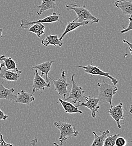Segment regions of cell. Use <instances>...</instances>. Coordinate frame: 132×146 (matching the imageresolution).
I'll list each match as a JSON object with an SVG mask.
<instances>
[{
	"instance_id": "obj_23",
	"label": "cell",
	"mask_w": 132,
	"mask_h": 146,
	"mask_svg": "<svg viewBox=\"0 0 132 146\" xmlns=\"http://www.w3.org/2000/svg\"><path fill=\"white\" fill-rule=\"evenodd\" d=\"M119 136V134L109 135L105 139L103 146H115V140Z\"/></svg>"
},
{
	"instance_id": "obj_4",
	"label": "cell",
	"mask_w": 132,
	"mask_h": 146,
	"mask_svg": "<svg viewBox=\"0 0 132 146\" xmlns=\"http://www.w3.org/2000/svg\"><path fill=\"white\" fill-rule=\"evenodd\" d=\"M74 76L75 74H74L72 76L71 81L72 83V88L70 92L69 96L68 98H65V101H68L71 99L74 104H76L78 101L81 103L85 100L86 96H84V91L83 90V88L81 87H79L76 84L74 81Z\"/></svg>"
},
{
	"instance_id": "obj_16",
	"label": "cell",
	"mask_w": 132,
	"mask_h": 146,
	"mask_svg": "<svg viewBox=\"0 0 132 146\" xmlns=\"http://www.w3.org/2000/svg\"><path fill=\"white\" fill-rule=\"evenodd\" d=\"M54 62L53 61H46L43 63L34 66L32 68V69H37L41 72V76H42L44 74L46 75V80L48 81V73L51 70V66L52 64Z\"/></svg>"
},
{
	"instance_id": "obj_24",
	"label": "cell",
	"mask_w": 132,
	"mask_h": 146,
	"mask_svg": "<svg viewBox=\"0 0 132 146\" xmlns=\"http://www.w3.org/2000/svg\"><path fill=\"white\" fill-rule=\"evenodd\" d=\"M127 145V141L123 137H118L115 140V146H125Z\"/></svg>"
},
{
	"instance_id": "obj_20",
	"label": "cell",
	"mask_w": 132,
	"mask_h": 146,
	"mask_svg": "<svg viewBox=\"0 0 132 146\" xmlns=\"http://www.w3.org/2000/svg\"><path fill=\"white\" fill-rule=\"evenodd\" d=\"M58 103H60V104L62 105L65 113H83V112L82 111L79 110L78 109V108H76L74 105L68 102L67 101H65L61 98H59L58 104Z\"/></svg>"
},
{
	"instance_id": "obj_8",
	"label": "cell",
	"mask_w": 132,
	"mask_h": 146,
	"mask_svg": "<svg viewBox=\"0 0 132 146\" xmlns=\"http://www.w3.org/2000/svg\"><path fill=\"white\" fill-rule=\"evenodd\" d=\"M85 100L86 102H81L79 105L76 106V108L84 106L90 110L91 111V116L93 118L96 117V113L98 112V109H99V106L98 105L99 103V98H94L91 97H85Z\"/></svg>"
},
{
	"instance_id": "obj_17",
	"label": "cell",
	"mask_w": 132,
	"mask_h": 146,
	"mask_svg": "<svg viewBox=\"0 0 132 146\" xmlns=\"http://www.w3.org/2000/svg\"><path fill=\"white\" fill-rule=\"evenodd\" d=\"M41 44L47 47L49 45H53L55 46H58L59 47H61L63 44V42L62 40L59 39L58 35H48L41 40Z\"/></svg>"
},
{
	"instance_id": "obj_3",
	"label": "cell",
	"mask_w": 132,
	"mask_h": 146,
	"mask_svg": "<svg viewBox=\"0 0 132 146\" xmlns=\"http://www.w3.org/2000/svg\"><path fill=\"white\" fill-rule=\"evenodd\" d=\"M54 125L60 131V136L58 140L62 145L63 143L66 142L69 138L76 137L79 134V132L76 130L74 125L70 123L56 121L54 123Z\"/></svg>"
},
{
	"instance_id": "obj_12",
	"label": "cell",
	"mask_w": 132,
	"mask_h": 146,
	"mask_svg": "<svg viewBox=\"0 0 132 146\" xmlns=\"http://www.w3.org/2000/svg\"><path fill=\"white\" fill-rule=\"evenodd\" d=\"M3 82L0 84V100L5 99L9 101H15L17 95L14 94V89L7 88L3 86Z\"/></svg>"
},
{
	"instance_id": "obj_14",
	"label": "cell",
	"mask_w": 132,
	"mask_h": 146,
	"mask_svg": "<svg viewBox=\"0 0 132 146\" xmlns=\"http://www.w3.org/2000/svg\"><path fill=\"white\" fill-rule=\"evenodd\" d=\"M114 6L119 8L123 14L132 15V3L131 1L126 0H117L115 2Z\"/></svg>"
},
{
	"instance_id": "obj_22",
	"label": "cell",
	"mask_w": 132,
	"mask_h": 146,
	"mask_svg": "<svg viewBox=\"0 0 132 146\" xmlns=\"http://www.w3.org/2000/svg\"><path fill=\"white\" fill-rule=\"evenodd\" d=\"M45 27L42 23H37L32 25L29 28V32L36 35L38 38L44 33Z\"/></svg>"
},
{
	"instance_id": "obj_25",
	"label": "cell",
	"mask_w": 132,
	"mask_h": 146,
	"mask_svg": "<svg viewBox=\"0 0 132 146\" xmlns=\"http://www.w3.org/2000/svg\"><path fill=\"white\" fill-rule=\"evenodd\" d=\"M129 25L128 26V28H125L124 29L120 31V33H127L130 31H132V15H130V17L129 18Z\"/></svg>"
},
{
	"instance_id": "obj_29",
	"label": "cell",
	"mask_w": 132,
	"mask_h": 146,
	"mask_svg": "<svg viewBox=\"0 0 132 146\" xmlns=\"http://www.w3.org/2000/svg\"><path fill=\"white\" fill-rule=\"evenodd\" d=\"M37 143V138H35V139H33V140L31 141V145H32V146H36Z\"/></svg>"
},
{
	"instance_id": "obj_18",
	"label": "cell",
	"mask_w": 132,
	"mask_h": 146,
	"mask_svg": "<svg viewBox=\"0 0 132 146\" xmlns=\"http://www.w3.org/2000/svg\"><path fill=\"white\" fill-rule=\"evenodd\" d=\"M42 3L40 5L37 6V7L39 9V11L37 12L38 16H40L42 14L48 10L51 9H55L57 7V4L55 0H41Z\"/></svg>"
},
{
	"instance_id": "obj_1",
	"label": "cell",
	"mask_w": 132,
	"mask_h": 146,
	"mask_svg": "<svg viewBox=\"0 0 132 146\" xmlns=\"http://www.w3.org/2000/svg\"><path fill=\"white\" fill-rule=\"evenodd\" d=\"M98 98L101 103H108L112 107V100L113 96L117 91L118 88L116 86L107 84L103 79L101 83H98Z\"/></svg>"
},
{
	"instance_id": "obj_7",
	"label": "cell",
	"mask_w": 132,
	"mask_h": 146,
	"mask_svg": "<svg viewBox=\"0 0 132 146\" xmlns=\"http://www.w3.org/2000/svg\"><path fill=\"white\" fill-rule=\"evenodd\" d=\"M62 77L58 78L57 80H54L51 77H48L53 81L55 86V91L57 92L58 94L61 96L62 98H65L66 94L68 93V88L69 84L67 83V80L65 76V72L63 71L61 73Z\"/></svg>"
},
{
	"instance_id": "obj_15",
	"label": "cell",
	"mask_w": 132,
	"mask_h": 146,
	"mask_svg": "<svg viewBox=\"0 0 132 146\" xmlns=\"http://www.w3.org/2000/svg\"><path fill=\"white\" fill-rule=\"evenodd\" d=\"M91 24L90 22L89 21H81V22H79V21H74V20L71 21V22H68L67 24V25L66 27V28L64 31V32H63V33L62 34L61 36L59 38V39L60 40H62V39L64 38V36L68 33L74 31L76 29V28L82 27V26H85L86 25Z\"/></svg>"
},
{
	"instance_id": "obj_6",
	"label": "cell",
	"mask_w": 132,
	"mask_h": 146,
	"mask_svg": "<svg viewBox=\"0 0 132 146\" xmlns=\"http://www.w3.org/2000/svg\"><path fill=\"white\" fill-rule=\"evenodd\" d=\"M60 22L62 23V21L60 20V14H57L55 12H53L52 14L45 17L42 19H39L38 20L28 21L26 19H22L20 23V27L23 29H28L32 25L37 23H52L55 22Z\"/></svg>"
},
{
	"instance_id": "obj_21",
	"label": "cell",
	"mask_w": 132,
	"mask_h": 146,
	"mask_svg": "<svg viewBox=\"0 0 132 146\" xmlns=\"http://www.w3.org/2000/svg\"><path fill=\"white\" fill-rule=\"evenodd\" d=\"M94 136V141L91 146H103L106 138L109 135L110 131L105 130L101 135H98L94 131L92 132Z\"/></svg>"
},
{
	"instance_id": "obj_28",
	"label": "cell",
	"mask_w": 132,
	"mask_h": 146,
	"mask_svg": "<svg viewBox=\"0 0 132 146\" xmlns=\"http://www.w3.org/2000/svg\"><path fill=\"white\" fill-rule=\"evenodd\" d=\"M123 42H124V43H127V44H128L129 45V51H130V52H131V54H132V44H131V43H129L128 41L126 40L125 39H123Z\"/></svg>"
},
{
	"instance_id": "obj_30",
	"label": "cell",
	"mask_w": 132,
	"mask_h": 146,
	"mask_svg": "<svg viewBox=\"0 0 132 146\" xmlns=\"http://www.w3.org/2000/svg\"><path fill=\"white\" fill-rule=\"evenodd\" d=\"M3 36H2V29L0 28V38Z\"/></svg>"
},
{
	"instance_id": "obj_5",
	"label": "cell",
	"mask_w": 132,
	"mask_h": 146,
	"mask_svg": "<svg viewBox=\"0 0 132 146\" xmlns=\"http://www.w3.org/2000/svg\"><path fill=\"white\" fill-rule=\"evenodd\" d=\"M76 66L78 68L83 69L84 70L85 73L91 75V77L95 76V75H100V76H105V77H106V78L110 79L114 86H116L119 82V81L117 80V79H116L115 78L111 76L109 72H104L102 70H101L98 67L95 66L92 64L86 65V66L78 65Z\"/></svg>"
},
{
	"instance_id": "obj_11",
	"label": "cell",
	"mask_w": 132,
	"mask_h": 146,
	"mask_svg": "<svg viewBox=\"0 0 132 146\" xmlns=\"http://www.w3.org/2000/svg\"><path fill=\"white\" fill-rule=\"evenodd\" d=\"M20 75L19 73L13 72L8 70L3 63L0 65V78L3 79L8 81H17L19 79Z\"/></svg>"
},
{
	"instance_id": "obj_27",
	"label": "cell",
	"mask_w": 132,
	"mask_h": 146,
	"mask_svg": "<svg viewBox=\"0 0 132 146\" xmlns=\"http://www.w3.org/2000/svg\"><path fill=\"white\" fill-rule=\"evenodd\" d=\"M7 117H8V116L7 115L5 114V113L0 109V120H6Z\"/></svg>"
},
{
	"instance_id": "obj_10",
	"label": "cell",
	"mask_w": 132,
	"mask_h": 146,
	"mask_svg": "<svg viewBox=\"0 0 132 146\" xmlns=\"http://www.w3.org/2000/svg\"><path fill=\"white\" fill-rule=\"evenodd\" d=\"M34 78L33 83V91L32 94H33L36 91L40 90L43 91L45 88L50 87V82L46 80L41 76L38 72L37 69H34Z\"/></svg>"
},
{
	"instance_id": "obj_13",
	"label": "cell",
	"mask_w": 132,
	"mask_h": 146,
	"mask_svg": "<svg viewBox=\"0 0 132 146\" xmlns=\"http://www.w3.org/2000/svg\"><path fill=\"white\" fill-rule=\"evenodd\" d=\"M34 101L33 94L29 93L24 90H21L17 94V98L15 101L16 103L23 104L29 105L31 102Z\"/></svg>"
},
{
	"instance_id": "obj_32",
	"label": "cell",
	"mask_w": 132,
	"mask_h": 146,
	"mask_svg": "<svg viewBox=\"0 0 132 146\" xmlns=\"http://www.w3.org/2000/svg\"><path fill=\"white\" fill-rule=\"evenodd\" d=\"M0 65H1V64H0Z\"/></svg>"
},
{
	"instance_id": "obj_2",
	"label": "cell",
	"mask_w": 132,
	"mask_h": 146,
	"mask_svg": "<svg viewBox=\"0 0 132 146\" xmlns=\"http://www.w3.org/2000/svg\"><path fill=\"white\" fill-rule=\"evenodd\" d=\"M65 7L67 10H73L76 14V18L74 20V21H89L91 24L94 23H98L99 19L94 16L90 11L86 9V5L79 6L75 4L66 5Z\"/></svg>"
},
{
	"instance_id": "obj_31",
	"label": "cell",
	"mask_w": 132,
	"mask_h": 146,
	"mask_svg": "<svg viewBox=\"0 0 132 146\" xmlns=\"http://www.w3.org/2000/svg\"><path fill=\"white\" fill-rule=\"evenodd\" d=\"M54 145L55 146H62V145L61 143H60V145H58L56 143H54Z\"/></svg>"
},
{
	"instance_id": "obj_9",
	"label": "cell",
	"mask_w": 132,
	"mask_h": 146,
	"mask_svg": "<svg viewBox=\"0 0 132 146\" xmlns=\"http://www.w3.org/2000/svg\"><path fill=\"white\" fill-rule=\"evenodd\" d=\"M107 112L116 121L118 128L121 129V127L120 124V121L124 119L123 104L122 103H120L116 106L111 107L107 110Z\"/></svg>"
},
{
	"instance_id": "obj_26",
	"label": "cell",
	"mask_w": 132,
	"mask_h": 146,
	"mask_svg": "<svg viewBox=\"0 0 132 146\" xmlns=\"http://www.w3.org/2000/svg\"><path fill=\"white\" fill-rule=\"evenodd\" d=\"M0 146H14L11 143H8L5 141L2 134L0 133Z\"/></svg>"
},
{
	"instance_id": "obj_19",
	"label": "cell",
	"mask_w": 132,
	"mask_h": 146,
	"mask_svg": "<svg viewBox=\"0 0 132 146\" xmlns=\"http://www.w3.org/2000/svg\"><path fill=\"white\" fill-rule=\"evenodd\" d=\"M0 60L3 62L6 68L8 70H15L17 73L19 74L22 73V71L19 70L18 69L16 62L11 57H6L5 55H2L0 56Z\"/></svg>"
}]
</instances>
